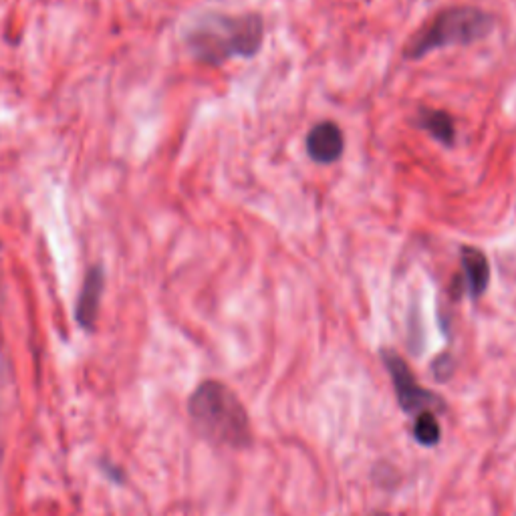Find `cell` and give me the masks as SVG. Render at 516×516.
I'll use <instances>...</instances> for the list:
<instances>
[{"label": "cell", "mask_w": 516, "mask_h": 516, "mask_svg": "<svg viewBox=\"0 0 516 516\" xmlns=\"http://www.w3.org/2000/svg\"><path fill=\"white\" fill-rule=\"evenodd\" d=\"M263 41L265 23L254 13H206L184 35V45L192 59L210 67H220L234 57L250 59L263 49Z\"/></svg>", "instance_id": "cell-1"}, {"label": "cell", "mask_w": 516, "mask_h": 516, "mask_svg": "<svg viewBox=\"0 0 516 516\" xmlns=\"http://www.w3.org/2000/svg\"><path fill=\"white\" fill-rule=\"evenodd\" d=\"M103 291H105V271L101 265H93L87 269V273L83 277V285H81L77 307H75V319H77L79 327L89 333L95 329Z\"/></svg>", "instance_id": "cell-6"}, {"label": "cell", "mask_w": 516, "mask_h": 516, "mask_svg": "<svg viewBox=\"0 0 516 516\" xmlns=\"http://www.w3.org/2000/svg\"><path fill=\"white\" fill-rule=\"evenodd\" d=\"M371 516H390V514H387V512H373Z\"/></svg>", "instance_id": "cell-10"}, {"label": "cell", "mask_w": 516, "mask_h": 516, "mask_svg": "<svg viewBox=\"0 0 516 516\" xmlns=\"http://www.w3.org/2000/svg\"><path fill=\"white\" fill-rule=\"evenodd\" d=\"M414 440L426 448H434L440 444L442 428L434 412H422L414 418Z\"/></svg>", "instance_id": "cell-9"}, {"label": "cell", "mask_w": 516, "mask_h": 516, "mask_svg": "<svg viewBox=\"0 0 516 516\" xmlns=\"http://www.w3.org/2000/svg\"><path fill=\"white\" fill-rule=\"evenodd\" d=\"M381 361L394 381L398 404L408 416L416 418L422 412H434V408L442 406V402L432 392L424 390V387L418 383L416 375L412 373L410 365L402 355L390 349H383Z\"/></svg>", "instance_id": "cell-4"}, {"label": "cell", "mask_w": 516, "mask_h": 516, "mask_svg": "<svg viewBox=\"0 0 516 516\" xmlns=\"http://www.w3.org/2000/svg\"><path fill=\"white\" fill-rule=\"evenodd\" d=\"M460 263L464 269V285L472 299H480L490 285V263L486 254L474 246L460 248Z\"/></svg>", "instance_id": "cell-7"}, {"label": "cell", "mask_w": 516, "mask_h": 516, "mask_svg": "<svg viewBox=\"0 0 516 516\" xmlns=\"http://www.w3.org/2000/svg\"><path fill=\"white\" fill-rule=\"evenodd\" d=\"M416 123L426 129V132L440 142L442 146H454L456 142V125L454 119L448 111L444 109H420V115L416 119Z\"/></svg>", "instance_id": "cell-8"}, {"label": "cell", "mask_w": 516, "mask_h": 516, "mask_svg": "<svg viewBox=\"0 0 516 516\" xmlns=\"http://www.w3.org/2000/svg\"><path fill=\"white\" fill-rule=\"evenodd\" d=\"M188 414L196 432L212 446L244 450L252 442L248 412L222 381H202L190 396Z\"/></svg>", "instance_id": "cell-2"}, {"label": "cell", "mask_w": 516, "mask_h": 516, "mask_svg": "<svg viewBox=\"0 0 516 516\" xmlns=\"http://www.w3.org/2000/svg\"><path fill=\"white\" fill-rule=\"evenodd\" d=\"M345 152V138L341 127L333 121H321L307 136V154L313 162L327 166L341 160Z\"/></svg>", "instance_id": "cell-5"}, {"label": "cell", "mask_w": 516, "mask_h": 516, "mask_svg": "<svg viewBox=\"0 0 516 516\" xmlns=\"http://www.w3.org/2000/svg\"><path fill=\"white\" fill-rule=\"evenodd\" d=\"M494 29L492 15L476 7H454L438 13L422 31H418L406 45V59H422L428 53L452 47L472 45L482 41Z\"/></svg>", "instance_id": "cell-3"}]
</instances>
